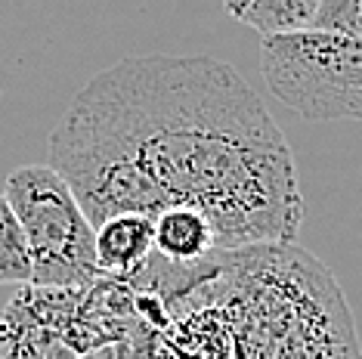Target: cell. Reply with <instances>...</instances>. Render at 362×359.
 Returning a JSON list of instances; mask_svg holds the SVG:
<instances>
[{
    "label": "cell",
    "instance_id": "6da1fadb",
    "mask_svg": "<svg viewBox=\"0 0 362 359\" xmlns=\"http://www.w3.org/2000/svg\"><path fill=\"white\" fill-rule=\"evenodd\" d=\"M47 165L93 230L192 208L223 254L285 248L300 233L291 146L248 81L211 56L152 53L100 71L56 124Z\"/></svg>",
    "mask_w": 362,
    "mask_h": 359
},
{
    "label": "cell",
    "instance_id": "7a4b0ae2",
    "mask_svg": "<svg viewBox=\"0 0 362 359\" xmlns=\"http://www.w3.org/2000/svg\"><path fill=\"white\" fill-rule=\"evenodd\" d=\"M4 199L28 239L37 288H90L96 266V230L71 186L50 165H22L6 177Z\"/></svg>",
    "mask_w": 362,
    "mask_h": 359
},
{
    "label": "cell",
    "instance_id": "3957f363",
    "mask_svg": "<svg viewBox=\"0 0 362 359\" xmlns=\"http://www.w3.org/2000/svg\"><path fill=\"white\" fill-rule=\"evenodd\" d=\"M260 69L269 93L310 121H362V40L325 31L267 37Z\"/></svg>",
    "mask_w": 362,
    "mask_h": 359
},
{
    "label": "cell",
    "instance_id": "277c9868",
    "mask_svg": "<svg viewBox=\"0 0 362 359\" xmlns=\"http://www.w3.org/2000/svg\"><path fill=\"white\" fill-rule=\"evenodd\" d=\"M93 356L84 325V288L22 285L0 313V359Z\"/></svg>",
    "mask_w": 362,
    "mask_h": 359
},
{
    "label": "cell",
    "instance_id": "5b68a950",
    "mask_svg": "<svg viewBox=\"0 0 362 359\" xmlns=\"http://www.w3.org/2000/svg\"><path fill=\"white\" fill-rule=\"evenodd\" d=\"M155 254V220L121 214L96 226V266L105 279H130Z\"/></svg>",
    "mask_w": 362,
    "mask_h": 359
},
{
    "label": "cell",
    "instance_id": "8992f818",
    "mask_svg": "<svg viewBox=\"0 0 362 359\" xmlns=\"http://www.w3.org/2000/svg\"><path fill=\"white\" fill-rule=\"evenodd\" d=\"M155 254L174 266H199L223 251L204 214L192 208H168L155 217Z\"/></svg>",
    "mask_w": 362,
    "mask_h": 359
},
{
    "label": "cell",
    "instance_id": "52a82bcc",
    "mask_svg": "<svg viewBox=\"0 0 362 359\" xmlns=\"http://www.w3.org/2000/svg\"><path fill=\"white\" fill-rule=\"evenodd\" d=\"M226 13L267 40L310 31L319 13V0H248V4H226Z\"/></svg>",
    "mask_w": 362,
    "mask_h": 359
},
{
    "label": "cell",
    "instance_id": "ba28073f",
    "mask_svg": "<svg viewBox=\"0 0 362 359\" xmlns=\"http://www.w3.org/2000/svg\"><path fill=\"white\" fill-rule=\"evenodd\" d=\"M35 264H31L28 239L10 201L0 195V285H31Z\"/></svg>",
    "mask_w": 362,
    "mask_h": 359
},
{
    "label": "cell",
    "instance_id": "9c48e42d",
    "mask_svg": "<svg viewBox=\"0 0 362 359\" xmlns=\"http://www.w3.org/2000/svg\"><path fill=\"white\" fill-rule=\"evenodd\" d=\"M310 31L362 40V0H319V13Z\"/></svg>",
    "mask_w": 362,
    "mask_h": 359
},
{
    "label": "cell",
    "instance_id": "30bf717a",
    "mask_svg": "<svg viewBox=\"0 0 362 359\" xmlns=\"http://www.w3.org/2000/svg\"><path fill=\"white\" fill-rule=\"evenodd\" d=\"M81 359H96V353H93V356H81Z\"/></svg>",
    "mask_w": 362,
    "mask_h": 359
}]
</instances>
